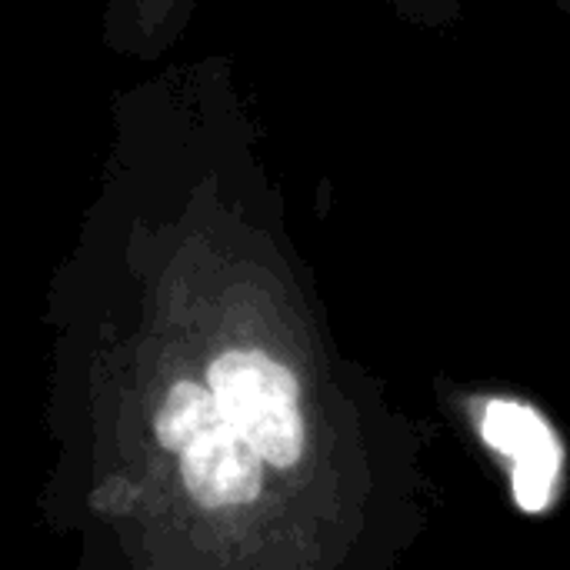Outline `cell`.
<instances>
[{
	"mask_svg": "<svg viewBox=\"0 0 570 570\" xmlns=\"http://www.w3.org/2000/svg\"><path fill=\"white\" fill-rule=\"evenodd\" d=\"M384 3L404 23H414L424 30H444L464 17V0H384Z\"/></svg>",
	"mask_w": 570,
	"mask_h": 570,
	"instance_id": "7a4b0ae2",
	"label": "cell"
},
{
	"mask_svg": "<svg viewBox=\"0 0 570 570\" xmlns=\"http://www.w3.org/2000/svg\"><path fill=\"white\" fill-rule=\"evenodd\" d=\"M217 428H224V421H220V411H217V401H214L210 387L204 381H190V377L177 381L167 391V397H164V404H160V411L154 417L157 444L164 451L177 454V458L194 441L214 434Z\"/></svg>",
	"mask_w": 570,
	"mask_h": 570,
	"instance_id": "6da1fadb",
	"label": "cell"
}]
</instances>
